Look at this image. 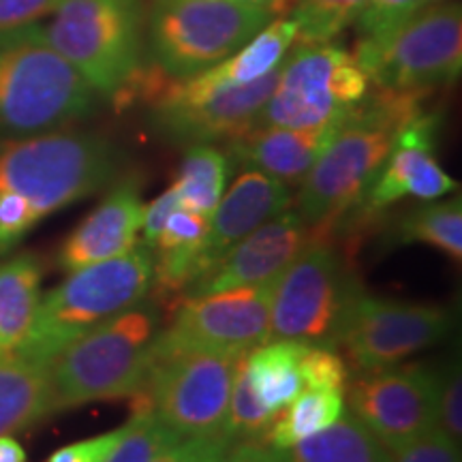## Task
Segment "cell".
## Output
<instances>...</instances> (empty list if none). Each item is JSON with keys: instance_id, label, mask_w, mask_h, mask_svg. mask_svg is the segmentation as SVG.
<instances>
[{"instance_id": "cell-1", "label": "cell", "mask_w": 462, "mask_h": 462, "mask_svg": "<svg viewBox=\"0 0 462 462\" xmlns=\"http://www.w3.org/2000/svg\"><path fill=\"white\" fill-rule=\"evenodd\" d=\"M421 114V95L379 88L346 116L334 140L300 184L298 215L315 238L330 240L334 225L356 206L390 157L402 125Z\"/></svg>"}, {"instance_id": "cell-2", "label": "cell", "mask_w": 462, "mask_h": 462, "mask_svg": "<svg viewBox=\"0 0 462 462\" xmlns=\"http://www.w3.org/2000/svg\"><path fill=\"white\" fill-rule=\"evenodd\" d=\"M97 92L48 42L42 24L0 32V133L56 131L90 116Z\"/></svg>"}, {"instance_id": "cell-3", "label": "cell", "mask_w": 462, "mask_h": 462, "mask_svg": "<svg viewBox=\"0 0 462 462\" xmlns=\"http://www.w3.org/2000/svg\"><path fill=\"white\" fill-rule=\"evenodd\" d=\"M154 257L148 246L84 265L39 300L37 313L15 356L50 364L58 351L101 323L146 300Z\"/></svg>"}, {"instance_id": "cell-4", "label": "cell", "mask_w": 462, "mask_h": 462, "mask_svg": "<svg viewBox=\"0 0 462 462\" xmlns=\"http://www.w3.org/2000/svg\"><path fill=\"white\" fill-rule=\"evenodd\" d=\"M159 328V309L143 300L58 351L48 364L54 411L135 394Z\"/></svg>"}, {"instance_id": "cell-5", "label": "cell", "mask_w": 462, "mask_h": 462, "mask_svg": "<svg viewBox=\"0 0 462 462\" xmlns=\"http://www.w3.org/2000/svg\"><path fill=\"white\" fill-rule=\"evenodd\" d=\"M118 170L120 154L95 133L56 129L0 143V193L24 198L39 218L99 193Z\"/></svg>"}, {"instance_id": "cell-6", "label": "cell", "mask_w": 462, "mask_h": 462, "mask_svg": "<svg viewBox=\"0 0 462 462\" xmlns=\"http://www.w3.org/2000/svg\"><path fill=\"white\" fill-rule=\"evenodd\" d=\"M45 37L88 82L116 99L142 71V0H60Z\"/></svg>"}, {"instance_id": "cell-7", "label": "cell", "mask_w": 462, "mask_h": 462, "mask_svg": "<svg viewBox=\"0 0 462 462\" xmlns=\"http://www.w3.org/2000/svg\"><path fill=\"white\" fill-rule=\"evenodd\" d=\"M240 357L154 345L146 379L131 396L133 413H157L182 437L223 435Z\"/></svg>"}, {"instance_id": "cell-8", "label": "cell", "mask_w": 462, "mask_h": 462, "mask_svg": "<svg viewBox=\"0 0 462 462\" xmlns=\"http://www.w3.org/2000/svg\"><path fill=\"white\" fill-rule=\"evenodd\" d=\"M354 58L368 82L390 90H430L462 71L460 3L415 11L390 31L362 37Z\"/></svg>"}, {"instance_id": "cell-9", "label": "cell", "mask_w": 462, "mask_h": 462, "mask_svg": "<svg viewBox=\"0 0 462 462\" xmlns=\"http://www.w3.org/2000/svg\"><path fill=\"white\" fill-rule=\"evenodd\" d=\"M268 22V9L231 0H154L148 42L161 71L190 78L238 51Z\"/></svg>"}, {"instance_id": "cell-10", "label": "cell", "mask_w": 462, "mask_h": 462, "mask_svg": "<svg viewBox=\"0 0 462 462\" xmlns=\"http://www.w3.org/2000/svg\"><path fill=\"white\" fill-rule=\"evenodd\" d=\"M357 293L360 287L330 240L310 238L274 281L268 340H300L310 346L338 345Z\"/></svg>"}, {"instance_id": "cell-11", "label": "cell", "mask_w": 462, "mask_h": 462, "mask_svg": "<svg viewBox=\"0 0 462 462\" xmlns=\"http://www.w3.org/2000/svg\"><path fill=\"white\" fill-rule=\"evenodd\" d=\"M368 78L354 54L330 43L300 45L281 65L279 84L257 126L310 129L343 120L368 95Z\"/></svg>"}, {"instance_id": "cell-12", "label": "cell", "mask_w": 462, "mask_h": 462, "mask_svg": "<svg viewBox=\"0 0 462 462\" xmlns=\"http://www.w3.org/2000/svg\"><path fill=\"white\" fill-rule=\"evenodd\" d=\"M454 315L446 306L404 302L357 293L340 330L349 362L360 373L396 366L452 332Z\"/></svg>"}, {"instance_id": "cell-13", "label": "cell", "mask_w": 462, "mask_h": 462, "mask_svg": "<svg viewBox=\"0 0 462 462\" xmlns=\"http://www.w3.org/2000/svg\"><path fill=\"white\" fill-rule=\"evenodd\" d=\"M281 67L253 84L195 90L171 78L152 101V123L167 140L193 143L231 142L255 129L259 114L279 84Z\"/></svg>"}, {"instance_id": "cell-14", "label": "cell", "mask_w": 462, "mask_h": 462, "mask_svg": "<svg viewBox=\"0 0 462 462\" xmlns=\"http://www.w3.org/2000/svg\"><path fill=\"white\" fill-rule=\"evenodd\" d=\"M273 289L274 281L182 298L171 326L159 330L154 345L245 356L268 340Z\"/></svg>"}, {"instance_id": "cell-15", "label": "cell", "mask_w": 462, "mask_h": 462, "mask_svg": "<svg viewBox=\"0 0 462 462\" xmlns=\"http://www.w3.org/2000/svg\"><path fill=\"white\" fill-rule=\"evenodd\" d=\"M349 411L392 454L437 426V368L396 364L346 383Z\"/></svg>"}, {"instance_id": "cell-16", "label": "cell", "mask_w": 462, "mask_h": 462, "mask_svg": "<svg viewBox=\"0 0 462 462\" xmlns=\"http://www.w3.org/2000/svg\"><path fill=\"white\" fill-rule=\"evenodd\" d=\"M313 238V227L298 212L285 210L240 240L218 259L210 273L195 281L184 298L204 296L231 287L273 282L304 251Z\"/></svg>"}, {"instance_id": "cell-17", "label": "cell", "mask_w": 462, "mask_h": 462, "mask_svg": "<svg viewBox=\"0 0 462 462\" xmlns=\"http://www.w3.org/2000/svg\"><path fill=\"white\" fill-rule=\"evenodd\" d=\"M437 126L435 114L421 112L398 129L390 157L362 195L364 210H381L402 198L432 201L458 189L435 159Z\"/></svg>"}, {"instance_id": "cell-18", "label": "cell", "mask_w": 462, "mask_h": 462, "mask_svg": "<svg viewBox=\"0 0 462 462\" xmlns=\"http://www.w3.org/2000/svg\"><path fill=\"white\" fill-rule=\"evenodd\" d=\"M293 198L287 184L268 173L253 170V167H242L240 176L225 190L212 212L210 229H208L204 245L195 257L190 285L210 273L218 259L229 253L240 240H245L251 231L289 210Z\"/></svg>"}, {"instance_id": "cell-19", "label": "cell", "mask_w": 462, "mask_h": 462, "mask_svg": "<svg viewBox=\"0 0 462 462\" xmlns=\"http://www.w3.org/2000/svg\"><path fill=\"white\" fill-rule=\"evenodd\" d=\"M142 187L135 178H125L106 195L58 251V265L65 273L106 262L129 253L137 245L143 221Z\"/></svg>"}, {"instance_id": "cell-20", "label": "cell", "mask_w": 462, "mask_h": 462, "mask_svg": "<svg viewBox=\"0 0 462 462\" xmlns=\"http://www.w3.org/2000/svg\"><path fill=\"white\" fill-rule=\"evenodd\" d=\"M343 123L345 118L310 129L255 126L238 140L227 142L229 157L242 167L268 173L287 187H298Z\"/></svg>"}, {"instance_id": "cell-21", "label": "cell", "mask_w": 462, "mask_h": 462, "mask_svg": "<svg viewBox=\"0 0 462 462\" xmlns=\"http://www.w3.org/2000/svg\"><path fill=\"white\" fill-rule=\"evenodd\" d=\"M296 22L291 17H279V20L268 22L255 37L248 39L238 51H234L218 65L180 79L195 90L253 84L282 65L289 50L296 45Z\"/></svg>"}, {"instance_id": "cell-22", "label": "cell", "mask_w": 462, "mask_h": 462, "mask_svg": "<svg viewBox=\"0 0 462 462\" xmlns=\"http://www.w3.org/2000/svg\"><path fill=\"white\" fill-rule=\"evenodd\" d=\"M54 413L48 364L0 357V437L31 429Z\"/></svg>"}, {"instance_id": "cell-23", "label": "cell", "mask_w": 462, "mask_h": 462, "mask_svg": "<svg viewBox=\"0 0 462 462\" xmlns=\"http://www.w3.org/2000/svg\"><path fill=\"white\" fill-rule=\"evenodd\" d=\"M210 218L178 208L167 218L154 242L157 259L152 265V287L161 298H173L187 291L193 281L195 257L204 245Z\"/></svg>"}, {"instance_id": "cell-24", "label": "cell", "mask_w": 462, "mask_h": 462, "mask_svg": "<svg viewBox=\"0 0 462 462\" xmlns=\"http://www.w3.org/2000/svg\"><path fill=\"white\" fill-rule=\"evenodd\" d=\"M310 345L300 340H265L245 356V371L253 394L279 415L304 390L302 357Z\"/></svg>"}, {"instance_id": "cell-25", "label": "cell", "mask_w": 462, "mask_h": 462, "mask_svg": "<svg viewBox=\"0 0 462 462\" xmlns=\"http://www.w3.org/2000/svg\"><path fill=\"white\" fill-rule=\"evenodd\" d=\"M42 262L32 253L0 262V357L15 356L42 300Z\"/></svg>"}, {"instance_id": "cell-26", "label": "cell", "mask_w": 462, "mask_h": 462, "mask_svg": "<svg viewBox=\"0 0 462 462\" xmlns=\"http://www.w3.org/2000/svg\"><path fill=\"white\" fill-rule=\"evenodd\" d=\"M282 462H392V452L354 413H345L326 430L281 449Z\"/></svg>"}, {"instance_id": "cell-27", "label": "cell", "mask_w": 462, "mask_h": 462, "mask_svg": "<svg viewBox=\"0 0 462 462\" xmlns=\"http://www.w3.org/2000/svg\"><path fill=\"white\" fill-rule=\"evenodd\" d=\"M227 176L229 157L223 150L212 143H193L184 154L171 189L176 190L182 210L210 218L223 198Z\"/></svg>"}, {"instance_id": "cell-28", "label": "cell", "mask_w": 462, "mask_h": 462, "mask_svg": "<svg viewBox=\"0 0 462 462\" xmlns=\"http://www.w3.org/2000/svg\"><path fill=\"white\" fill-rule=\"evenodd\" d=\"M345 411V392L330 388H304L276 415L268 443L276 449L296 446L302 439L326 430Z\"/></svg>"}, {"instance_id": "cell-29", "label": "cell", "mask_w": 462, "mask_h": 462, "mask_svg": "<svg viewBox=\"0 0 462 462\" xmlns=\"http://www.w3.org/2000/svg\"><path fill=\"white\" fill-rule=\"evenodd\" d=\"M402 242H424L446 253L454 262L462 259V204L460 198L426 204L409 212L398 223Z\"/></svg>"}, {"instance_id": "cell-30", "label": "cell", "mask_w": 462, "mask_h": 462, "mask_svg": "<svg viewBox=\"0 0 462 462\" xmlns=\"http://www.w3.org/2000/svg\"><path fill=\"white\" fill-rule=\"evenodd\" d=\"M368 0H296L289 15L298 26L296 43H330L337 34L360 20Z\"/></svg>"}, {"instance_id": "cell-31", "label": "cell", "mask_w": 462, "mask_h": 462, "mask_svg": "<svg viewBox=\"0 0 462 462\" xmlns=\"http://www.w3.org/2000/svg\"><path fill=\"white\" fill-rule=\"evenodd\" d=\"M276 415L270 413L257 396L253 394L251 383H248L245 371V356L238 360L236 368L234 388H231L229 411L225 420L223 437L227 439L231 446L245 441H265L268 443V432L273 429Z\"/></svg>"}, {"instance_id": "cell-32", "label": "cell", "mask_w": 462, "mask_h": 462, "mask_svg": "<svg viewBox=\"0 0 462 462\" xmlns=\"http://www.w3.org/2000/svg\"><path fill=\"white\" fill-rule=\"evenodd\" d=\"M125 426L123 439L106 462H150L184 439L152 411L133 413Z\"/></svg>"}, {"instance_id": "cell-33", "label": "cell", "mask_w": 462, "mask_h": 462, "mask_svg": "<svg viewBox=\"0 0 462 462\" xmlns=\"http://www.w3.org/2000/svg\"><path fill=\"white\" fill-rule=\"evenodd\" d=\"M437 426L454 443L462 439V374L458 362L437 371Z\"/></svg>"}, {"instance_id": "cell-34", "label": "cell", "mask_w": 462, "mask_h": 462, "mask_svg": "<svg viewBox=\"0 0 462 462\" xmlns=\"http://www.w3.org/2000/svg\"><path fill=\"white\" fill-rule=\"evenodd\" d=\"M304 388L346 390L349 366L345 357L334 351V346H309L302 357Z\"/></svg>"}, {"instance_id": "cell-35", "label": "cell", "mask_w": 462, "mask_h": 462, "mask_svg": "<svg viewBox=\"0 0 462 462\" xmlns=\"http://www.w3.org/2000/svg\"><path fill=\"white\" fill-rule=\"evenodd\" d=\"M42 218L24 198L0 193V262Z\"/></svg>"}, {"instance_id": "cell-36", "label": "cell", "mask_w": 462, "mask_h": 462, "mask_svg": "<svg viewBox=\"0 0 462 462\" xmlns=\"http://www.w3.org/2000/svg\"><path fill=\"white\" fill-rule=\"evenodd\" d=\"M392 462H460V446L439 426L415 437L392 454Z\"/></svg>"}, {"instance_id": "cell-37", "label": "cell", "mask_w": 462, "mask_h": 462, "mask_svg": "<svg viewBox=\"0 0 462 462\" xmlns=\"http://www.w3.org/2000/svg\"><path fill=\"white\" fill-rule=\"evenodd\" d=\"M415 11H418V0H368L366 9L357 20L360 34L373 37V34L390 31Z\"/></svg>"}, {"instance_id": "cell-38", "label": "cell", "mask_w": 462, "mask_h": 462, "mask_svg": "<svg viewBox=\"0 0 462 462\" xmlns=\"http://www.w3.org/2000/svg\"><path fill=\"white\" fill-rule=\"evenodd\" d=\"M229 449L231 443L223 435L184 437L180 443L150 462H225Z\"/></svg>"}, {"instance_id": "cell-39", "label": "cell", "mask_w": 462, "mask_h": 462, "mask_svg": "<svg viewBox=\"0 0 462 462\" xmlns=\"http://www.w3.org/2000/svg\"><path fill=\"white\" fill-rule=\"evenodd\" d=\"M125 429L126 426H120V429L109 430L106 435L84 439V441L56 449L45 462H106L123 439Z\"/></svg>"}, {"instance_id": "cell-40", "label": "cell", "mask_w": 462, "mask_h": 462, "mask_svg": "<svg viewBox=\"0 0 462 462\" xmlns=\"http://www.w3.org/2000/svg\"><path fill=\"white\" fill-rule=\"evenodd\" d=\"M60 0H0V32L28 26L54 14Z\"/></svg>"}, {"instance_id": "cell-41", "label": "cell", "mask_w": 462, "mask_h": 462, "mask_svg": "<svg viewBox=\"0 0 462 462\" xmlns=\"http://www.w3.org/2000/svg\"><path fill=\"white\" fill-rule=\"evenodd\" d=\"M178 208H180V201H178L176 190L171 187L143 208V221H142L143 246H148L150 251H152L154 242H157L159 234L163 231L167 218H170L171 212H176Z\"/></svg>"}, {"instance_id": "cell-42", "label": "cell", "mask_w": 462, "mask_h": 462, "mask_svg": "<svg viewBox=\"0 0 462 462\" xmlns=\"http://www.w3.org/2000/svg\"><path fill=\"white\" fill-rule=\"evenodd\" d=\"M225 462H282L281 449L265 441H245L231 446Z\"/></svg>"}, {"instance_id": "cell-43", "label": "cell", "mask_w": 462, "mask_h": 462, "mask_svg": "<svg viewBox=\"0 0 462 462\" xmlns=\"http://www.w3.org/2000/svg\"><path fill=\"white\" fill-rule=\"evenodd\" d=\"M0 462H26V452L14 437H0Z\"/></svg>"}, {"instance_id": "cell-44", "label": "cell", "mask_w": 462, "mask_h": 462, "mask_svg": "<svg viewBox=\"0 0 462 462\" xmlns=\"http://www.w3.org/2000/svg\"><path fill=\"white\" fill-rule=\"evenodd\" d=\"M231 3L238 5H246V7H259V9H268L273 14V9H276L279 0H231Z\"/></svg>"}, {"instance_id": "cell-45", "label": "cell", "mask_w": 462, "mask_h": 462, "mask_svg": "<svg viewBox=\"0 0 462 462\" xmlns=\"http://www.w3.org/2000/svg\"><path fill=\"white\" fill-rule=\"evenodd\" d=\"M441 3H448V0H418V11L432 7V5H441Z\"/></svg>"}]
</instances>
